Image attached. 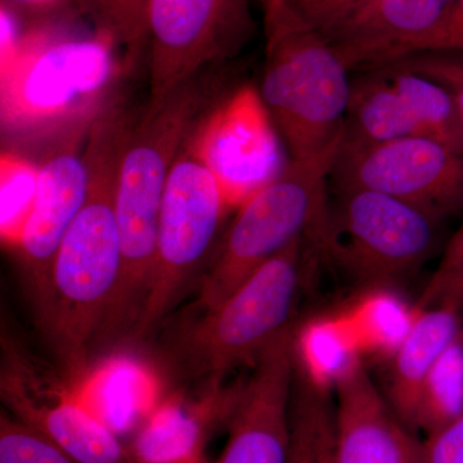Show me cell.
I'll return each instance as SVG.
<instances>
[{"mask_svg": "<svg viewBox=\"0 0 463 463\" xmlns=\"http://www.w3.org/2000/svg\"><path fill=\"white\" fill-rule=\"evenodd\" d=\"M132 124L118 102H109L94 118L85 146L88 197L57 250L47 288L35 304L42 331L65 379L87 376L93 346L114 313L123 274L116 179Z\"/></svg>", "mask_w": 463, "mask_h": 463, "instance_id": "6da1fadb", "label": "cell"}, {"mask_svg": "<svg viewBox=\"0 0 463 463\" xmlns=\"http://www.w3.org/2000/svg\"><path fill=\"white\" fill-rule=\"evenodd\" d=\"M200 75L156 108H146L125 139L118 179L116 216L123 249V274L109 328H134L154 276L158 216L167 179L183 146L207 105Z\"/></svg>", "mask_w": 463, "mask_h": 463, "instance_id": "7a4b0ae2", "label": "cell"}, {"mask_svg": "<svg viewBox=\"0 0 463 463\" xmlns=\"http://www.w3.org/2000/svg\"><path fill=\"white\" fill-rule=\"evenodd\" d=\"M313 234L301 237L250 276L221 306L199 313L166 346L165 364L183 385L213 388L239 367H252L295 325L310 264Z\"/></svg>", "mask_w": 463, "mask_h": 463, "instance_id": "3957f363", "label": "cell"}, {"mask_svg": "<svg viewBox=\"0 0 463 463\" xmlns=\"http://www.w3.org/2000/svg\"><path fill=\"white\" fill-rule=\"evenodd\" d=\"M260 96L292 160L321 156L343 141L350 70L331 42L294 7L264 20Z\"/></svg>", "mask_w": 463, "mask_h": 463, "instance_id": "277c9868", "label": "cell"}, {"mask_svg": "<svg viewBox=\"0 0 463 463\" xmlns=\"http://www.w3.org/2000/svg\"><path fill=\"white\" fill-rule=\"evenodd\" d=\"M339 148L307 160L289 158L276 179L237 207L223 243L200 279L194 315L221 306L267 261L315 233L327 205V183Z\"/></svg>", "mask_w": 463, "mask_h": 463, "instance_id": "5b68a950", "label": "cell"}, {"mask_svg": "<svg viewBox=\"0 0 463 463\" xmlns=\"http://www.w3.org/2000/svg\"><path fill=\"white\" fill-rule=\"evenodd\" d=\"M444 218L381 192L334 188L317 242L358 288H395L421 269Z\"/></svg>", "mask_w": 463, "mask_h": 463, "instance_id": "8992f818", "label": "cell"}, {"mask_svg": "<svg viewBox=\"0 0 463 463\" xmlns=\"http://www.w3.org/2000/svg\"><path fill=\"white\" fill-rule=\"evenodd\" d=\"M111 42L63 41L14 54L2 69V123L12 136L57 138L93 123L116 71Z\"/></svg>", "mask_w": 463, "mask_h": 463, "instance_id": "52a82bcc", "label": "cell"}, {"mask_svg": "<svg viewBox=\"0 0 463 463\" xmlns=\"http://www.w3.org/2000/svg\"><path fill=\"white\" fill-rule=\"evenodd\" d=\"M230 209L213 174L183 146L161 203L154 276L134 339L154 334L192 283L199 282Z\"/></svg>", "mask_w": 463, "mask_h": 463, "instance_id": "ba28073f", "label": "cell"}, {"mask_svg": "<svg viewBox=\"0 0 463 463\" xmlns=\"http://www.w3.org/2000/svg\"><path fill=\"white\" fill-rule=\"evenodd\" d=\"M254 32L249 0H147V108H156L206 66L237 56Z\"/></svg>", "mask_w": 463, "mask_h": 463, "instance_id": "9c48e42d", "label": "cell"}, {"mask_svg": "<svg viewBox=\"0 0 463 463\" xmlns=\"http://www.w3.org/2000/svg\"><path fill=\"white\" fill-rule=\"evenodd\" d=\"M330 181L337 190L381 192L441 218L463 212V152L437 139L341 142Z\"/></svg>", "mask_w": 463, "mask_h": 463, "instance_id": "30bf717a", "label": "cell"}, {"mask_svg": "<svg viewBox=\"0 0 463 463\" xmlns=\"http://www.w3.org/2000/svg\"><path fill=\"white\" fill-rule=\"evenodd\" d=\"M281 141L260 91L243 85L203 115L184 147L239 207L288 165Z\"/></svg>", "mask_w": 463, "mask_h": 463, "instance_id": "8fae6325", "label": "cell"}, {"mask_svg": "<svg viewBox=\"0 0 463 463\" xmlns=\"http://www.w3.org/2000/svg\"><path fill=\"white\" fill-rule=\"evenodd\" d=\"M2 344L0 397L11 416L50 439L75 463H138L62 383L39 373L8 337Z\"/></svg>", "mask_w": 463, "mask_h": 463, "instance_id": "7c38bea8", "label": "cell"}, {"mask_svg": "<svg viewBox=\"0 0 463 463\" xmlns=\"http://www.w3.org/2000/svg\"><path fill=\"white\" fill-rule=\"evenodd\" d=\"M297 336L294 325L273 340L232 397L230 435L219 463H288Z\"/></svg>", "mask_w": 463, "mask_h": 463, "instance_id": "4fadbf2b", "label": "cell"}, {"mask_svg": "<svg viewBox=\"0 0 463 463\" xmlns=\"http://www.w3.org/2000/svg\"><path fill=\"white\" fill-rule=\"evenodd\" d=\"M91 124L57 137V145L38 166L32 209L14 245L25 268L35 304L47 288L57 250L88 197L90 166L85 149L81 152L80 148Z\"/></svg>", "mask_w": 463, "mask_h": 463, "instance_id": "5bb4252c", "label": "cell"}, {"mask_svg": "<svg viewBox=\"0 0 463 463\" xmlns=\"http://www.w3.org/2000/svg\"><path fill=\"white\" fill-rule=\"evenodd\" d=\"M334 388L336 463H422L421 441L377 390L362 356Z\"/></svg>", "mask_w": 463, "mask_h": 463, "instance_id": "9a60e30c", "label": "cell"}, {"mask_svg": "<svg viewBox=\"0 0 463 463\" xmlns=\"http://www.w3.org/2000/svg\"><path fill=\"white\" fill-rule=\"evenodd\" d=\"M455 0H364L326 36L350 71L403 60L438 26Z\"/></svg>", "mask_w": 463, "mask_h": 463, "instance_id": "2e32d148", "label": "cell"}, {"mask_svg": "<svg viewBox=\"0 0 463 463\" xmlns=\"http://www.w3.org/2000/svg\"><path fill=\"white\" fill-rule=\"evenodd\" d=\"M462 331V313L455 307H413L410 327L390 354L385 397L411 430L426 381Z\"/></svg>", "mask_w": 463, "mask_h": 463, "instance_id": "e0dca14e", "label": "cell"}, {"mask_svg": "<svg viewBox=\"0 0 463 463\" xmlns=\"http://www.w3.org/2000/svg\"><path fill=\"white\" fill-rule=\"evenodd\" d=\"M288 463H336V411L330 388L295 358Z\"/></svg>", "mask_w": 463, "mask_h": 463, "instance_id": "ac0fdd59", "label": "cell"}, {"mask_svg": "<svg viewBox=\"0 0 463 463\" xmlns=\"http://www.w3.org/2000/svg\"><path fill=\"white\" fill-rule=\"evenodd\" d=\"M361 355L365 352L392 354L410 327L413 309H407L388 289H368L340 313Z\"/></svg>", "mask_w": 463, "mask_h": 463, "instance_id": "d6986e66", "label": "cell"}, {"mask_svg": "<svg viewBox=\"0 0 463 463\" xmlns=\"http://www.w3.org/2000/svg\"><path fill=\"white\" fill-rule=\"evenodd\" d=\"M297 353L307 373L328 388L362 356L340 313L317 318L298 331Z\"/></svg>", "mask_w": 463, "mask_h": 463, "instance_id": "ffe728a7", "label": "cell"}, {"mask_svg": "<svg viewBox=\"0 0 463 463\" xmlns=\"http://www.w3.org/2000/svg\"><path fill=\"white\" fill-rule=\"evenodd\" d=\"M463 414V331L443 356L423 386L413 431L426 435L444 428Z\"/></svg>", "mask_w": 463, "mask_h": 463, "instance_id": "44dd1931", "label": "cell"}, {"mask_svg": "<svg viewBox=\"0 0 463 463\" xmlns=\"http://www.w3.org/2000/svg\"><path fill=\"white\" fill-rule=\"evenodd\" d=\"M200 430L191 419L172 408L158 413L138 438L136 459L142 463H174L191 456Z\"/></svg>", "mask_w": 463, "mask_h": 463, "instance_id": "7402d4cb", "label": "cell"}, {"mask_svg": "<svg viewBox=\"0 0 463 463\" xmlns=\"http://www.w3.org/2000/svg\"><path fill=\"white\" fill-rule=\"evenodd\" d=\"M102 38L123 47L132 57L146 43L147 0H78Z\"/></svg>", "mask_w": 463, "mask_h": 463, "instance_id": "603a6c76", "label": "cell"}, {"mask_svg": "<svg viewBox=\"0 0 463 463\" xmlns=\"http://www.w3.org/2000/svg\"><path fill=\"white\" fill-rule=\"evenodd\" d=\"M38 166L14 154L2 156V234L14 245L35 196Z\"/></svg>", "mask_w": 463, "mask_h": 463, "instance_id": "cb8c5ba5", "label": "cell"}, {"mask_svg": "<svg viewBox=\"0 0 463 463\" xmlns=\"http://www.w3.org/2000/svg\"><path fill=\"white\" fill-rule=\"evenodd\" d=\"M0 463H75L53 441L3 411Z\"/></svg>", "mask_w": 463, "mask_h": 463, "instance_id": "d4e9b609", "label": "cell"}, {"mask_svg": "<svg viewBox=\"0 0 463 463\" xmlns=\"http://www.w3.org/2000/svg\"><path fill=\"white\" fill-rule=\"evenodd\" d=\"M397 65L437 81L449 93L463 128V53L421 52L397 61Z\"/></svg>", "mask_w": 463, "mask_h": 463, "instance_id": "484cf974", "label": "cell"}, {"mask_svg": "<svg viewBox=\"0 0 463 463\" xmlns=\"http://www.w3.org/2000/svg\"><path fill=\"white\" fill-rule=\"evenodd\" d=\"M364 0H295V11L323 35L328 36Z\"/></svg>", "mask_w": 463, "mask_h": 463, "instance_id": "4316f807", "label": "cell"}, {"mask_svg": "<svg viewBox=\"0 0 463 463\" xmlns=\"http://www.w3.org/2000/svg\"><path fill=\"white\" fill-rule=\"evenodd\" d=\"M422 463H463V414L421 441Z\"/></svg>", "mask_w": 463, "mask_h": 463, "instance_id": "83f0119b", "label": "cell"}, {"mask_svg": "<svg viewBox=\"0 0 463 463\" xmlns=\"http://www.w3.org/2000/svg\"><path fill=\"white\" fill-rule=\"evenodd\" d=\"M447 306L463 313V263L435 272L414 307Z\"/></svg>", "mask_w": 463, "mask_h": 463, "instance_id": "f1b7e54d", "label": "cell"}, {"mask_svg": "<svg viewBox=\"0 0 463 463\" xmlns=\"http://www.w3.org/2000/svg\"><path fill=\"white\" fill-rule=\"evenodd\" d=\"M421 52H461L463 53V0H455L446 16L416 48Z\"/></svg>", "mask_w": 463, "mask_h": 463, "instance_id": "f546056e", "label": "cell"}, {"mask_svg": "<svg viewBox=\"0 0 463 463\" xmlns=\"http://www.w3.org/2000/svg\"><path fill=\"white\" fill-rule=\"evenodd\" d=\"M463 263V221L458 230L453 233L452 239L447 243L444 250L443 259L439 264L438 270L452 269L457 265Z\"/></svg>", "mask_w": 463, "mask_h": 463, "instance_id": "4dcf8cb0", "label": "cell"}, {"mask_svg": "<svg viewBox=\"0 0 463 463\" xmlns=\"http://www.w3.org/2000/svg\"><path fill=\"white\" fill-rule=\"evenodd\" d=\"M263 8L264 20L281 14L286 9L292 8L295 0H259Z\"/></svg>", "mask_w": 463, "mask_h": 463, "instance_id": "1f68e13d", "label": "cell"}]
</instances>
